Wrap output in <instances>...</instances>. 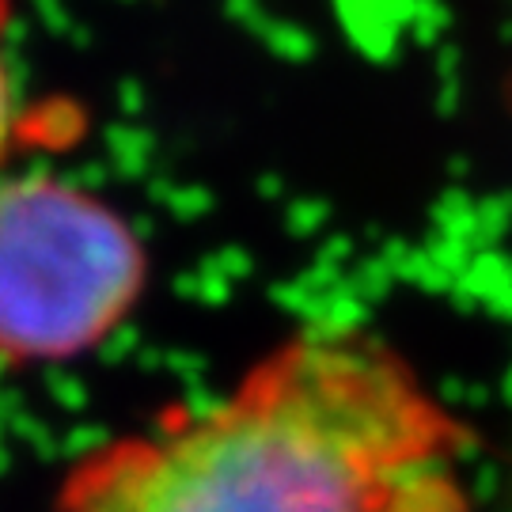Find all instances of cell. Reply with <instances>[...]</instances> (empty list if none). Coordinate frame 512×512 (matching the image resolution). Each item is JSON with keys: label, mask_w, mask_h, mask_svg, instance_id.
I'll return each mask as SVG.
<instances>
[{"label": "cell", "mask_w": 512, "mask_h": 512, "mask_svg": "<svg viewBox=\"0 0 512 512\" xmlns=\"http://www.w3.org/2000/svg\"><path fill=\"white\" fill-rule=\"evenodd\" d=\"M8 0H0V164L8 160L12 141H16L19 126V103H16V80H12V65H8Z\"/></svg>", "instance_id": "3957f363"}, {"label": "cell", "mask_w": 512, "mask_h": 512, "mask_svg": "<svg viewBox=\"0 0 512 512\" xmlns=\"http://www.w3.org/2000/svg\"><path fill=\"white\" fill-rule=\"evenodd\" d=\"M137 228L61 175L0 183V365H57L95 349L145 293Z\"/></svg>", "instance_id": "7a4b0ae2"}, {"label": "cell", "mask_w": 512, "mask_h": 512, "mask_svg": "<svg viewBox=\"0 0 512 512\" xmlns=\"http://www.w3.org/2000/svg\"><path fill=\"white\" fill-rule=\"evenodd\" d=\"M467 459L471 429L399 349L323 327L88 452L57 512H471Z\"/></svg>", "instance_id": "6da1fadb"}]
</instances>
